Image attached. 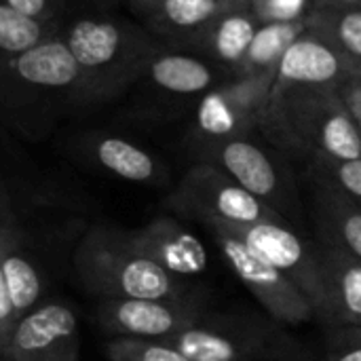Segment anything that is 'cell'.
<instances>
[{"mask_svg": "<svg viewBox=\"0 0 361 361\" xmlns=\"http://www.w3.org/2000/svg\"><path fill=\"white\" fill-rule=\"evenodd\" d=\"M313 169L341 186L349 197L361 205V159L336 161V159H313Z\"/></svg>", "mask_w": 361, "mask_h": 361, "instance_id": "4316f807", "label": "cell"}, {"mask_svg": "<svg viewBox=\"0 0 361 361\" xmlns=\"http://www.w3.org/2000/svg\"><path fill=\"white\" fill-rule=\"evenodd\" d=\"M324 283V322L334 328H361V260L332 245H315Z\"/></svg>", "mask_w": 361, "mask_h": 361, "instance_id": "ac0fdd59", "label": "cell"}, {"mask_svg": "<svg viewBox=\"0 0 361 361\" xmlns=\"http://www.w3.org/2000/svg\"><path fill=\"white\" fill-rule=\"evenodd\" d=\"M142 25L165 44H182L214 19L247 8V0H129Z\"/></svg>", "mask_w": 361, "mask_h": 361, "instance_id": "9a60e30c", "label": "cell"}, {"mask_svg": "<svg viewBox=\"0 0 361 361\" xmlns=\"http://www.w3.org/2000/svg\"><path fill=\"white\" fill-rule=\"evenodd\" d=\"M220 226L241 239L252 252L281 271L313 305L315 317H324V283L317 260V247L307 243L292 224L254 222V224H209Z\"/></svg>", "mask_w": 361, "mask_h": 361, "instance_id": "30bf717a", "label": "cell"}, {"mask_svg": "<svg viewBox=\"0 0 361 361\" xmlns=\"http://www.w3.org/2000/svg\"><path fill=\"white\" fill-rule=\"evenodd\" d=\"M80 150L93 165L114 178L152 186L167 182V167L163 161L123 135L91 131L80 137Z\"/></svg>", "mask_w": 361, "mask_h": 361, "instance_id": "d6986e66", "label": "cell"}, {"mask_svg": "<svg viewBox=\"0 0 361 361\" xmlns=\"http://www.w3.org/2000/svg\"><path fill=\"white\" fill-rule=\"evenodd\" d=\"M353 82L361 85V61H357V66H355V80Z\"/></svg>", "mask_w": 361, "mask_h": 361, "instance_id": "836d02e7", "label": "cell"}, {"mask_svg": "<svg viewBox=\"0 0 361 361\" xmlns=\"http://www.w3.org/2000/svg\"><path fill=\"white\" fill-rule=\"evenodd\" d=\"M258 19L247 11H231L218 19H214L209 25H205L201 32H197L192 38L184 40L182 44H176L180 49H186L209 63L218 66L231 76H237L241 72L245 53L250 49V42L258 30ZM173 47V44H171Z\"/></svg>", "mask_w": 361, "mask_h": 361, "instance_id": "ffe728a7", "label": "cell"}, {"mask_svg": "<svg viewBox=\"0 0 361 361\" xmlns=\"http://www.w3.org/2000/svg\"><path fill=\"white\" fill-rule=\"evenodd\" d=\"M275 324L256 317L205 315L199 324L161 341L190 361H260L290 349V341Z\"/></svg>", "mask_w": 361, "mask_h": 361, "instance_id": "52a82bcc", "label": "cell"}, {"mask_svg": "<svg viewBox=\"0 0 361 361\" xmlns=\"http://www.w3.org/2000/svg\"><path fill=\"white\" fill-rule=\"evenodd\" d=\"M328 361H361V328H338L330 341Z\"/></svg>", "mask_w": 361, "mask_h": 361, "instance_id": "f1b7e54d", "label": "cell"}, {"mask_svg": "<svg viewBox=\"0 0 361 361\" xmlns=\"http://www.w3.org/2000/svg\"><path fill=\"white\" fill-rule=\"evenodd\" d=\"M72 267L82 288L99 300L114 298H192L195 288L146 256L129 241L127 228L91 226L78 239Z\"/></svg>", "mask_w": 361, "mask_h": 361, "instance_id": "277c9868", "label": "cell"}, {"mask_svg": "<svg viewBox=\"0 0 361 361\" xmlns=\"http://www.w3.org/2000/svg\"><path fill=\"white\" fill-rule=\"evenodd\" d=\"M307 32V19L260 23L245 53L239 74H277L288 49Z\"/></svg>", "mask_w": 361, "mask_h": 361, "instance_id": "7402d4cb", "label": "cell"}, {"mask_svg": "<svg viewBox=\"0 0 361 361\" xmlns=\"http://www.w3.org/2000/svg\"><path fill=\"white\" fill-rule=\"evenodd\" d=\"M2 235H4V228H0V254H2ZM15 322H17V315L11 305V296L6 290L4 271H2V262H0V347L4 343V338L8 336L11 328L15 326Z\"/></svg>", "mask_w": 361, "mask_h": 361, "instance_id": "f546056e", "label": "cell"}, {"mask_svg": "<svg viewBox=\"0 0 361 361\" xmlns=\"http://www.w3.org/2000/svg\"><path fill=\"white\" fill-rule=\"evenodd\" d=\"M104 349L110 361H190L178 349L154 338L116 336L110 338Z\"/></svg>", "mask_w": 361, "mask_h": 361, "instance_id": "d4e9b609", "label": "cell"}, {"mask_svg": "<svg viewBox=\"0 0 361 361\" xmlns=\"http://www.w3.org/2000/svg\"><path fill=\"white\" fill-rule=\"evenodd\" d=\"M192 148L199 157L197 163L220 167L292 226L302 222L305 214L294 178L277 150L254 140V135L197 144Z\"/></svg>", "mask_w": 361, "mask_h": 361, "instance_id": "5b68a950", "label": "cell"}, {"mask_svg": "<svg viewBox=\"0 0 361 361\" xmlns=\"http://www.w3.org/2000/svg\"><path fill=\"white\" fill-rule=\"evenodd\" d=\"M341 95H343L347 108L351 110V114H353V118H355V123H357L361 131V85H357V82L345 85L341 89Z\"/></svg>", "mask_w": 361, "mask_h": 361, "instance_id": "1f68e13d", "label": "cell"}, {"mask_svg": "<svg viewBox=\"0 0 361 361\" xmlns=\"http://www.w3.org/2000/svg\"><path fill=\"white\" fill-rule=\"evenodd\" d=\"M131 245L176 277H195L207 269V252L197 235L169 216L154 218L142 228H127Z\"/></svg>", "mask_w": 361, "mask_h": 361, "instance_id": "2e32d148", "label": "cell"}, {"mask_svg": "<svg viewBox=\"0 0 361 361\" xmlns=\"http://www.w3.org/2000/svg\"><path fill=\"white\" fill-rule=\"evenodd\" d=\"M199 296L163 300V298H114L99 300L95 309L97 326L112 338H167L205 317Z\"/></svg>", "mask_w": 361, "mask_h": 361, "instance_id": "7c38bea8", "label": "cell"}, {"mask_svg": "<svg viewBox=\"0 0 361 361\" xmlns=\"http://www.w3.org/2000/svg\"><path fill=\"white\" fill-rule=\"evenodd\" d=\"M307 30L361 61V6H315L307 17Z\"/></svg>", "mask_w": 361, "mask_h": 361, "instance_id": "603a6c76", "label": "cell"}, {"mask_svg": "<svg viewBox=\"0 0 361 361\" xmlns=\"http://www.w3.org/2000/svg\"><path fill=\"white\" fill-rule=\"evenodd\" d=\"M260 133L283 152L361 159V131L338 89L275 82Z\"/></svg>", "mask_w": 361, "mask_h": 361, "instance_id": "7a4b0ae2", "label": "cell"}, {"mask_svg": "<svg viewBox=\"0 0 361 361\" xmlns=\"http://www.w3.org/2000/svg\"><path fill=\"white\" fill-rule=\"evenodd\" d=\"M42 235L27 214L11 222L2 235V271L17 319L42 305L51 281V254Z\"/></svg>", "mask_w": 361, "mask_h": 361, "instance_id": "4fadbf2b", "label": "cell"}, {"mask_svg": "<svg viewBox=\"0 0 361 361\" xmlns=\"http://www.w3.org/2000/svg\"><path fill=\"white\" fill-rule=\"evenodd\" d=\"M315 6H361V0H313Z\"/></svg>", "mask_w": 361, "mask_h": 361, "instance_id": "d6a6232c", "label": "cell"}, {"mask_svg": "<svg viewBox=\"0 0 361 361\" xmlns=\"http://www.w3.org/2000/svg\"><path fill=\"white\" fill-rule=\"evenodd\" d=\"M80 330L74 309L51 298L21 315L0 347V361H78Z\"/></svg>", "mask_w": 361, "mask_h": 361, "instance_id": "8fae6325", "label": "cell"}, {"mask_svg": "<svg viewBox=\"0 0 361 361\" xmlns=\"http://www.w3.org/2000/svg\"><path fill=\"white\" fill-rule=\"evenodd\" d=\"M214 241L233 269L237 279L252 292V296L264 307V311L277 324L300 326L315 319V309L311 300L271 262L252 252L241 239L231 235L220 226H207Z\"/></svg>", "mask_w": 361, "mask_h": 361, "instance_id": "9c48e42d", "label": "cell"}, {"mask_svg": "<svg viewBox=\"0 0 361 361\" xmlns=\"http://www.w3.org/2000/svg\"><path fill=\"white\" fill-rule=\"evenodd\" d=\"M57 23H42L36 19H30L8 6L4 0H0V61L15 57L42 40L59 34Z\"/></svg>", "mask_w": 361, "mask_h": 361, "instance_id": "cb8c5ba5", "label": "cell"}, {"mask_svg": "<svg viewBox=\"0 0 361 361\" xmlns=\"http://www.w3.org/2000/svg\"><path fill=\"white\" fill-rule=\"evenodd\" d=\"M277 74H237L207 91L192 108V146L262 131Z\"/></svg>", "mask_w": 361, "mask_h": 361, "instance_id": "8992f818", "label": "cell"}, {"mask_svg": "<svg viewBox=\"0 0 361 361\" xmlns=\"http://www.w3.org/2000/svg\"><path fill=\"white\" fill-rule=\"evenodd\" d=\"M4 2L15 11H19L21 15L42 23L61 25L66 21L68 0H4Z\"/></svg>", "mask_w": 361, "mask_h": 361, "instance_id": "83f0119b", "label": "cell"}, {"mask_svg": "<svg viewBox=\"0 0 361 361\" xmlns=\"http://www.w3.org/2000/svg\"><path fill=\"white\" fill-rule=\"evenodd\" d=\"M91 87L59 34L0 61V114L38 137L74 110L93 108Z\"/></svg>", "mask_w": 361, "mask_h": 361, "instance_id": "6da1fadb", "label": "cell"}, {"mask_svg": "<svg viewBox=\"0 0 361 361\" xmlns=\"http://www.w3.org/2000/svg\"><path fill=\"white\" fill-rule=\"evenodd\" d=\"M355 66L357 61L307 30L283 55L275 82L330 87L341 91L355 80Z\"/></svg>", "mask_w": 361, "mask_h": 361, "instance_id": "e0dca14e", "label": "cell"}, {"mask_svg": "<svg viewBox=\"0 0 361 361\" xmlns=\"http://www.w3.org/2000/svg\"><path fill=\"white\" fill-rule=\"evenodd\" d=\"M313 218L319 243L361 260V205L341 186L313 169Z\"/></svg>", "mask_w": 361, "mask_h": 361, "instance_id": "44dd1931", "label": "cell"}, {"mask_svg": "<svg viewBox=\"0 0 361 361\" xmlns=\"http://www.w3.org/2000/svg\"><path fill=\"white\" fill-rule=\"evenodd\" d=\"M30 214V209H23L15 203V197L13 192L8 190L2 173H0V228H6L11 222L19 220L21 216Z\"/></svg>", "mask_w": 361, "mask_h": 361, "instance_id": "4dcf8cb0", "label": "cell"}, {"mask_svg": "<svg viewBox=\"0 0 361 361\" xmlns=\"http://www.w3.org/2000/svg\"><path fill=\"white\" fill-rule=\"evenodd\" d=\"M313 8V0H247V11L258 19V23L302 21Z\"/></svg>", "mask_w": 361, "mask_h": 361, "instance_id": "484cf974", "label": "cell"}, {"mask_svg": "<svg viewBox=\"0 0 361 361\" xmlns=\"http://www.w3.org/2000/svg\"><path fill=\"white\" fill-rule=\"evenodd\" d=\"M167 205L180 216L201 220L205 226L254 222L290 224L212 163H195L167 197Z\"/></svg>", "mask_w": 361, "mask_h": 361, "instance_id": "ba28073f", "label": "cell"}, {"mask_svg": "<svg viewBox=\"0 0 361 361\" xmlns=\"http://www.w3.org/2000/svg\"><path fill=\"white\" fill-rule=\"evenodd\" d=\"M59 36L91 87L93 104H104L137 85L159 38L144 25L108 13H85L61 23Z\"/></svg>", "mask_w": 361, "mask_h": 361, "instance_id": "3957f363", "label": "cell"}, {"mask_svg": "<svg viewBox=\"0 0 361 361\" xmlns=\"http://www.w3.org/2000/svg\"><path fill=\"white\" fill-rule=\"evenodd\" d=\"M226 78H231V74L209 63L207 59L159 40L137 82L165 97L197 104L207 91Z\"/></svg>", "mask_w": 361, "mask_h": 361, "instance_id": "5bb4252c", "label": "cell"}]
</instances>
